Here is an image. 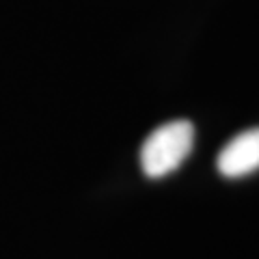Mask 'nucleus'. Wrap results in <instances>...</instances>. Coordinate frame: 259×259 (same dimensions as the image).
<instances>
[{"label":"nucleus","instance_id":"f257e3e1","mask_svg":"<svg viewBox=\"0 0 259 259\" xmlns=\"http://www.w3.org/2000/svg\"><path fill=\"white\" fill-rule=\"evenodd\" d=\"M194 147V125L188 119H175L156 127L141 147L143 173L151 180L171 175L184 164Z\"/></svg>","mask_w":259,"mask_h":259},{"label":"nucleus","instance_id":"f03ea898","mask_svg":"<svg viewBox=\"0 0 259 259\" xmlns=\"http://www.w3.org/2000/svg\"><path fill=\"white\" fill-rule=\"evenodd\" d=\"M218 173L229 180L246 177L259 171V127L236 134L216 158Z\"/></svg>","mask_w":259,"mask_h":259}]
</instances>
